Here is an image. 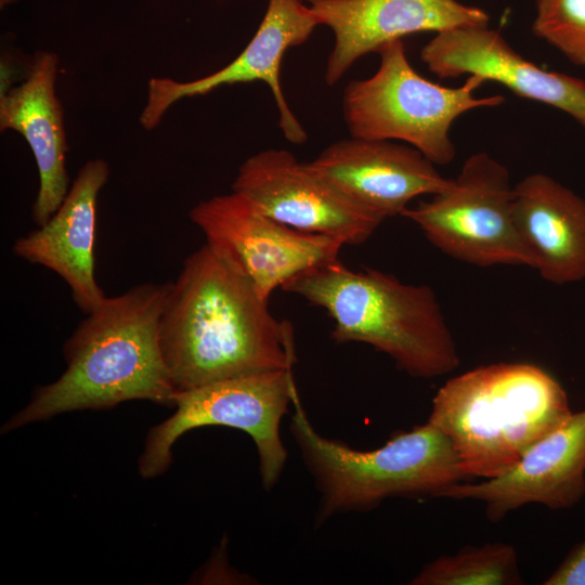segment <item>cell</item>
<instances>
[{"label": "cell", "mask_w": 585, "mask_h": 585, "mask_svg": "<svg viewBox=\"0 0 585 585\" xmlns=\"http://www.w3.org/2000/svg\"><path fill=\"white\" fill-rule=\"evenodd\" d=\"M158 336L177 392L296 363L290 323L273 316L253 284L206 244L170 282Z\"/></svg>", "instance_id": "1"}, {"label": "cell", "mask_w": 585, "mask_h": 585, "mask_svg": "<svg viewBox=\"0 0 585 585\" xmlns=\"http://www.w3.org/2000/svg\"><path fill=\"white\" fill-rule=\"evenodd\" d=\"M170 282L146 283L106 297L64 346L67 367L39 388L2 432L54 415L147 399L173 405L177 393L161 354L158 327Z\"/></svg>", "instance_id": "2"}, {"label": "cell", "mask_w": 585, "mask_h": 585, "mask_svg": "<svg viewBox=\"0 0 585 585\" xmlns=\"http://www.w3.org/2000/svg\"><path fill=\"white\" fill-rule=\"evenodd\" d=\"M282 289L324 309L334 322L330 336L336 342L367 343L413 377L443 376L460 364L428 285L405 284L374 269L353 271L337 259L299 273Z\"/></svg>", "instance_id": "3"}, {"label": "cell", "mask_w": 585, "mask_h": 585, "mask_svg": "<svg viewBox=\"0 0 585 585\" xmlns=\"http://www.w3.org/2000/svg\"><path fill=\"white\" fill-rule=\"evenodd\" d=\"M573 412L561 385L529 363H492L448 379L428 420L451 441L468 478H495Z\"/></svg>", "instance_id": "4"}, {"label": "cell", "mask_w": 585, "mask_h": 585, "mask_svg": "<svg viewBox=\"0 0 585 585\" xmlns=\"http://www.w3.org/2000/svg\"><path fill=\"white\" fill-rule=\"evenodd\" d=\"M292 406L290 431L321 494L317 523L340 512L373 509L391 497H441L468 478L448 438L429 421L362 451L320 434L299 393Z\"/></svg>", "instance_id": "5"}, {"label": "cell", "mask_w": 585, "mask_h": 585, "mask_svg": "<svg viewBox=\"0 0 585 585\" xmlns=\"http://www.w3.org/2000/svg\"><path fill=\"white\" fill-rule=\"evenodd\" d=\"M380 63L366 79L350 81L342 95L343 119L353 138L408 144L434 165L455 157L453 122L466 112L495 107L503 95L476 96L485 82L471 75L456 88L435 83L411 65L402 39L382 46Z\"/></svg>", "instance_id": "6"}, {"label": "cell", "mask_w": 585, "mask_h": 585, "mask_svg": "<svg viewBox=\"0 0 585 585\" xmlns=\"http://www.w3.org/2000/svg\"><path fill=\"white\" fill-rule=\"evenodd\" d=\"M298 393L292 369L243 374L177 392L174 414L152 428L139 460L144 478L162 473L171 447L183 433L204 426H226L249 434L256 445L264 489L278 481L287 460L280 434L282 418Z\"/></svg>", "instance_id": "7"}, {"label": "cell", "mask_w": 585, "mask_h": 585, "mask_svg": "<svg viewBox=\"0 0 585 585\" xmlns=\"http://www.w3.org/2000/svg\"><path fill=\"white\" fill-rule=\"evenodd\" d=\"M508 169L486 152L468 157L441 192L401 216L444 253L481 268L532 266L516 227Z\"/></svg>", "instance_id": "8"}, {"label": "cell", "mask_w": 585, "mask_h": 585, "mask_svg": "<svg viewBox=\"0 0 585 585\" xmlns=\"http://www.w3.org/2000/svg\"><path fill=\"white\" fill-rule=\"evenodd\" d=\"M188 216L206 245L268 301L299 273L337 260L344 245L328 235L290 227L235 191L200 202Z\"/></svg>", "instance_id": "9"}, {"label": "cell", "mask_w": 585, "mask_h": 585, "mask_svg": "<svg viewBox=\"0 0 585 585\" xmlns=\"http://www.w3.org/2000/svg\"><path fill=\"white\" fill-rule=\"evenodd\" d=\"M232 191L249 197L271 218L344 245L366 242L385 220L360 206L287 150L253 154L238 168Z\"/></svg>", "instance_id": "10"}, {"label": "cell", "mask_w": 585, "mask_h": 585, "mask_svg": "<svg viewBox=\"0 0 585 585\" xmlns=\"http://www.w3.org/2000/svg\"><path fill=\"white\" fill-rule=\"evenodd\" d=\"M318 25L304 0H269L256 34L226 66L191 81L152 78L140 115L141 126L145 130L155 129L169 108L184 98L204 95L223 86L261 81L273 95L285 139L297 145L304 143L308 134L286 102L280 73L285 52L304 43Z\"/></svg>", "instance_id": "11"}, {"label": "cell", "mask_w": 585, "mask_h": 585, "mask_svg": "<svg viewBox=\"0 0 585 585\" xmlns=\"http://www.w3.org/2000/svg\"><path fill=\"white\" fill-rule=\"evenodd\" d=\"M585 495V410L572 413L532 445L504 473L479 483H457L440 498L478 500L492 523L529 504L574 506Z\"/></svg>", "instance_id": "12"}, {"label": "cell", "mask_w": 585, "mask_h": 585, "mask_svg": "<svg viewBox=\"0 0 585 585\" xmlns=\"http://www.w3.org/2000/svg\"><path fill=\"white\" fill-rule=\"evenodd\" d=\"M334 34L325 81L336 84L362 56L404 36L464 26H487L482 9L457 0H304Z\"/></svg>", "instance_id": "13"}, {"label": "cell", "mask_w": 585, "mask_h": 585, "mask_svg": "<svg viewBox=\"0 0 585 585\" xmlns=\"http://www.w3.org/2000/svg\"><path fill=\"white\" fill-rule=\"evenodd\" d=\"M420 60L442 79L474 75L498 82L521 98L566 113L585 130V80L541 68L487 26L435 34L421 48Z\"/></svg>", "instance_id": "14"}, {"label": "cell", "mask_w": 585, "mask_h": 585, "mask_svg": "<svg viewBox=\"0 0 585 585\" xmlns=\"http://www.w3.org/2000/svg\"><path fill=\"white\" fill-rule=\"evenodd\" d=\"M308 166L360 206L382 217L401 214L420 195L448 184L417 148L390 140L349 138L332 143Z\"/></svg>", "instance_id": "15"}, {"label": "cell", "mask_w": 585, "mask_h": 585, "mask_svg": "<svg viewBox=\"0 0 585 585\" xmlns=\"http://www.w3.org/2000/svg\"><path fill=\"white\" fill-rule=\"evenodd\" d=\"M109 172L104 159L88 160L50 219L13 245V252L21 259L61 276L84 314L106 298L95 280L94 240L98 198Z\"/></svg>", "instance_id": "16"}, {"label": "cell", "mask_w": 585, "mask_h": 585, "mask_svg": "<svg viewBox=\"0 0 585 585\" xmlns=\"http://www.w3.org/2000/svg\"><path fill=\"white\" fill-rule=\"evenodd\" d=\"M58 56L37 51L17 86L0 95V130L20 133L29 145L38 169L39 188L32 219L39 226L57 210L68 193V151L64 110L56 93Z\"/></svg>", "instance_id": "17"}, {"label": "cell", "mask_w": 585, "mask_h": 585, "mask_svg": "<svg viewBox=\"0 0 585 585\" xmlns=\"http://www.w3.org/2000/svg\"><path fill=\"white\" fill-rule=\"evenodd\" d=\"M512 213L533 269L556 285L585 278V200L544 173L514 185Z\"/></svg>", "instance_id": "18"}, {"label": "cell", "mask_w": 585, "mask_h": 585, "mask_svg": "<svg viewBox=\"0 0 585 585\" xmlns=\"http://www.w3.org/2000/svg\"><path fill=\"white\" fill-rule=\"evenodd\" d=\"M412 585H518L523 584L512 545L494 542L466 545L425 564Z\"/></svg>", "instance_id": "19"}, {"label": "cell", "mask_w": 585, "mask_h": 585, "mask_svg": "<svg viewBox=\"0 0 585 585\" xmlns=\"http://www.w3.org/2000/svg\"><path fill=\"white\" fill-rule=\"evenodd\" d=\"M533 32L585 66V0H536Z\"/></svg>", "instance_id": "20"}, {"label": "cell", "mask_w": 585, "mask_h": 585, "mask_svg": "<svg viewBox=\"0 0 585 585\" xmlns=\"http://www.w3.org/2000/svg\"><path fill=\"white\" fill-rule=\"evenodd\" d=\"M544 585H585V541L576 545L543 582Z\"/></svg>", "instance_id": "21"}]
</instances>
